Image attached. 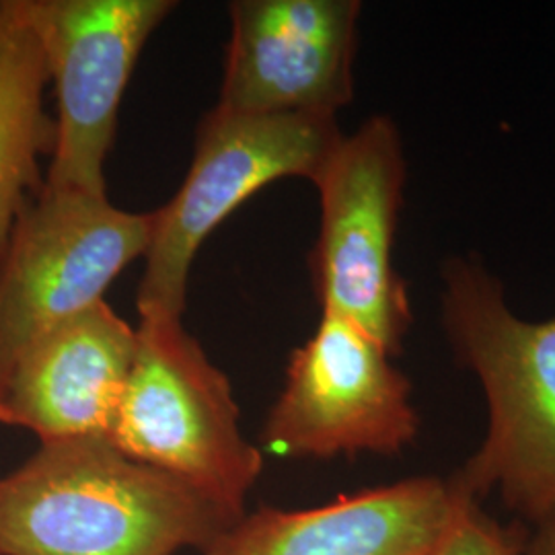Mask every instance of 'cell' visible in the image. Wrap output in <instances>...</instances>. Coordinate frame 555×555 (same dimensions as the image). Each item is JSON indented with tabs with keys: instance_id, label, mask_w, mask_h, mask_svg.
Segmentation results:
<instances>
[{
	"instance_id": "obj_10",
	"label": "cell",
	"mask_w": 555,
	"mask_h": 555,
	"mask_svg": "<svg viewBox=\"0 0 555 555\" xmlns=\"http://www.w3.org/2000/svg\"><path fill=\"white\" fill-rule=\"evenodd\" d=\"M465 494L455 481L410 477L305 511L259 508L204 555H430Z\"/></svg>"
},
{
	"instance_id": "obj_4",
	"label": "cell",
	"mask_w": 555,
	"mask_h": 555,
	"mask_svg": "<svg viewBox=\"0 0 555 555\" xmlns=\"http://www.w3.org/2000/svg\"><path fill=\"white\" fill-rule=\"evenodd\" d=\"M341 137L336 116H249L215 105L199 124L194 159L178 194L153 212L137 297L140 319H181L190 270L204 241L278 179L313 181Z\"/></svg>"
},
{
	"instance_id": "obj_14",
	"label": "cell",
	"mask_w": 555,
	"mask_h": 555,
	"mask_svg": "<svg viewBox=\"0 0 555 555\" xmlns=\"http://www.w3.org/2000/svg\"><path fill=\"white\" fill-rule=\"evenodd\" d=\"M533 527L522 555H555V513L541 518Z\"/></svg>"
},
{
	"instance_id": "obj_12",
	"label": "cell",
	"mask_w": 555,
	"mask_h": 555,
	"mask_svg": "<svg viewBox=\"0 0 555 555\" xmlns=\"http://www.w3.org/2000/svg\"><path fill=\"white\" fill-rule=\"evenodd\" d=\"M40 43L17 0H0V258L25 204L43 185L40 159L52 155L54 119Z\"/></svg>"
},
{
	"instance_id": "obj_7",
	"label": "cell",
	"mask_w": 555,
	"mask_h": 555,
	"mask_svg": "<svg viewBox=\"0 0 555 555\" xmlns=\"http://www.w3.org/2000/svg\"><path fill=\"white\" fill-rule=\"evenodd\" d=\"M54 82V149L46 183L107 196L105 163L119 105L171 0H17Z\"/></svg>"
},
{
	"instance_id": "obj_13",
	"label": "cell",
	"mask_w": 555,
	"mask_h": 555,
	"mask_svg": "<svg viewBox=\"0 0 555 555\" xmlns=\"http://www.w3.org/2000/svg\"><path fill=\"white\" fill-rule=\"evenodd\" d=\"M527 537L525 525H502L486 515L477 500L465 496L430 555H522Z\"/></svg>"
},
{
	"instance_id": "obj_9",
	"label": "cell",
	"mask_w": 555,
	"mask_h": 555,
	"mask_svg": "<svg viewBox=\"0 0 555 555\" xmlns=\"http://www.w3.org/2000/svg\"><path fill=\"white\" fill-rule=\"evenodd\" d=\"M358 0H235L217 107L337 116L354 98Z\"/></svg>"
},
{
	"instance_id": "obj_3",
	"label": "cell",
	"mask_w": 555,
	"mask_h": 555,
	"mask_svg": "<svg viewBox=\"0 0 555 555\" xmlns=\"http://www.w3.org/2000/svg\"><path fill=\"white\" fill-rule=\"evenodd\" d=\"M107 440L178 477L233 520L245 515L263 459L241 430L227 375L176 318L140 319L137 354Z\"/></svg>"
},
{
	"instance_id": "obj_8",
	"label": "cell",
	"mask_w": 555,
	"mask_h": 555,
	"mask_svg": "<svg viewBox=\"0 0 555 555\" xmlns=\"http://www.w3.org/2000/svg\"><path fill=\"white\" fill-rule=\"evenodd\" d=\"M391 354L348 319L321 313L291 357L261 440L300 459L399 455L420 430L412 383Z\"/></svg>"
},
{
	"instance_id": "obj_1",
	"label": "cell",
	"mask_w": 555,
	"mask_h": 555,
	"mask_svg": "<svg viewBox=\"0 0 555 555\" xmlns=\"http://www.w3.org/2000/svg\"><path fill=\"white\" fill-rule=\"evenodd\" d=\"M235 520L105 437L41 442L0 477V555L206 552Z\"/></svg>"
},
{
	"instance_id": "obj_11",
	"label": "cell",
	"mask_w": 555,
	"mask_h": 555,
	"mask_svg": "<svg viewBox=\"0 0 555 555\" xmlns=\"http://www.w3.org/2000/svg\"><path fill=\"white\" fill-rule=\"evenodd\" d=\"M137 354V330L101 300L36 339L0 389V424L41 442L105 437Z\"/></svg>"
},
{
	"instance_id": "obj_6",
	"label": "cell",
	"mask_w": 555,
	"mask_h": 555,
	"mask_svg": "<svg viewBox=\"0 0 555 555\" xmlns=\"http://www.w3.org/2000/svg\"><path fill=\"white\" fill-rule=\"evenodd\" d=\"M151 235L153 212L43 181L0 258V389L36 339L105 300L112 282L144 258Z\"/></svg>"
},
{
	"instance_id": "obj_5",
	"label": "cell",
	"mask_w": 555,
	"mask_h": 555,
	"mask_svg": "<svg viewBox=\"0 0 555 555\" xmlns=\"http://www.w3.org/2000/svg\"><path fill=\"white\" fill-rule=\"evenodd\" d=\"M408 163L396 121L366 119L321 165L311 274L321 313L348 319L399 357L412 327L405 280L393 263Z\"/></svg>"
},
{
	"instance_id": "obj_2",
	"label": "cell",
	"mask_w": 555,
	"mask_h": 555,
	"mask_svg": "<svg viewBox=\"0 0 555 555\" xmlns=\"http://www.w3.org/2000/svg\"><path fill=\"white\" fill-rule=\"evenodd\" d=\"M440 278L444 336L488 401L486 438L451 479L537 525L555 513V318H518L477 256L444 259Z\"/></svg>"
}]
</instances>
